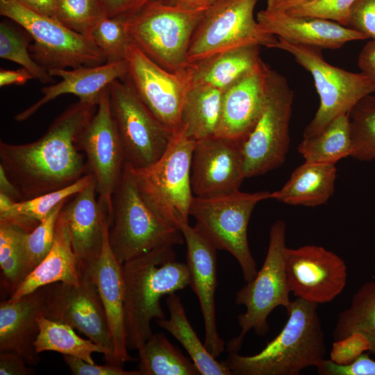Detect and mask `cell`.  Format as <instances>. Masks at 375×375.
I'll use <instances>...</instances> for the list:
<instances>
[{"mask_svg":"<svg viewBox=\"0 0 375 375\" xmlns=\"http://www.w3.org/2000/svg\"><path fill=\"white\" fill-rule=\"evenodd\" d=\"M97 106L80 100L71 104L34 142L1 141L0 166L17 188L20 201L65 188L88 174L78 138Z\"/></svg>","mask_w":375,"mask_h":375,"instance_id":"6da1fadb","label":"cell"},{"mask_svg":"<svg viewBox=\"0 0 375 375\" xmlns=\"http://www.w3.org/2000/svg\"><path fill=\"white\" fill-rule=\"evenodd\" d=\"M172 247H162L122 264L127 346L139 350L153 335L152 319L165 318L162 297L190 284L187 264L176 260Z\"/></svg>","mask_w":375,"mask_h":375,"instance_id":"7a4b0ae2","label":"cell"},{"mask_svg":"<svg viewBox=\"0 0 375 375\" xmlns=\"http://www.w3.org/2000/svg\"><path fill=\"white\" fill-rule=\"evenodd\" d=\"M317 306L300 298L291 301L285 326L260 352L229 353L223 362L237 375H298L317 367L326 354Z\"/></svg>","mask_w":375,"mask_h":375,"instance_id":"3957f363","label":"cell"},{"mask_svg":"<svg viewBox=\"0 0 375 375\" xmlns=\"http://www.w3.org/2000/svg\"><path fill=\"white\" fill-rule=\"evenodd\" d=\"M112 204L108 239L121 263L156 248L173 247L185 242L178 226L162 217L148 204L125 166Z\"/></svg>","mask_w":375,"mask_h":375,"instance_id":"277c9868","label":"cell"},{"mask_svg":"<svg viewBox=\"0 0 375 375\" xmlns=\"http://www.w3.org/2000/svg\"><path fill=\"white\" fill-rule=\"evenodd\" d=\"M195 144L180 127L172 133L165 151L155 162L144 168L124 165L148 204L177 226L181 220L188 222L194 197L191 165Z\"/></svg>","mask_w":375,"mask_h":375,"instance_id":"5b68a950","label":"cell"},{"mask_svg":"<svg viewBox=\"0 0 375 375\" xmlns=\"http://www.w3.org/2000/svg\"><path fill=\"white\" fill-rule=\"evenodd\" d=\"M206 8H188L155 0L125 17L126 27L131 40L149 58L177 72L189 65L191 40Z\"/></svg>","mask_w":375,"mask_h":375,"instance_id":"8992f818","label":"cell"},{"mask_svg":"<svg viewBox=\"0 0 375 375\" xmlns=\"http://www.w3.org/2000/svg\"><path fill=\"white\" fill-rule=\"evenodd\" d=\"M271 198L272 192L268 191L238 190L212 197L194 196L191 203L190 215L196 219L194 227L217 250L226 251L235 258L246 282L258 272L248 242L249 219L256 206Z\"/></svg>","mask_w":375,"mask_h":375,"instance_id":"52a82bcc","label":"cell"},{"mask_svg":"<svg viewBox=\"0 0 375 375\" xmlns=\"http://www.w3.org/2000/svg\"><path fill=\"white\" fill-rule=\"evenodd\" d=\"M285 231L283 220H277L271 226L267 252L260 269L236 292V303L244 306L246 310L238 317L240 334L227 343L229 353H238L251 330L259 335L267 334L269 314L278 306L287 309L290 304L285 267Z\"/></svg>","mask_w":375,"mask_h":375,"instance_id":"ba28073f","label":"cell"},{"mask_svg":"<svg viewBox=\"0 0 375 375\" xmlns=\"http://www.w3.org/2000/svg\"><path fill=\"white\" fill-rule=\"evenodd\" d=\"M278 39L275 48L291 54L312 76L319 97V108L304 130L303 138L323 131L333 119L348 115L374 88L362 72H351L325 60L320 49Z\"/></svg>","mask_w":375,"mask_h":375,"instance_id":"9c48e42d","label":"cell"},{"mask_svg":"<svg viewBox=\"0 0 375 375\" xmlns=\"http://www.w3.org/2000/svg\"><path fill=\"white\" fill-rule=\"evenodd\" d=\"M0 14L20 26L33 40V59L47 70L94 66L106 62L105 56L88 38L58 19L33 12L13 0H0Z\"/></svg>","mask_w":375,"mask_h":375,"instance_id":"30bf717a","label":"cell"},{"mask_svg":"<svg viewBox=\"0 0 375 375\" xmlns=\"http://www.w3.org/2000/svg\"><path fill=\"white\" fill-rule=\"evenodd\" d=\"M294 92L286 78L270 69L264 108L253 129L240 143L246 178L281 166L289 151Z\"/></svg>","mask_w":375,"mask_h":375,"instance_id":"8fae6325","label":"cell"},{"mask_svg":"<svg viewBox=\"0 0 375 375\" xmlns=\"http://www.w3.org/2000/svg\"><path fill=\"white\" fill-rule=\"evenodd\" d=\"M258 1L215 0L210 4L192 36L188 63L243 46L275 48L277 38L267 33L254 17Z\"/></svg>","mask_w":375,"mask_h":375,"instance_id":"7c38bea8","label":"cell"},{"mask_svg":"<svg viewBox=\"0 0 375 375\" xmlns=\"http://www.w3.org/2000/svg\"><path fill=\"white\" fill-rule=\"evenodd\" d=\"M109 93L125 162L135 168L151 165L165 151L172 132L147 107L127 76L113 81Z\"/></svg>","mask_w":375,"mask_h":375,"instance_id":"4fadbf2b","label":"cell"},{"mask_svg":"<svg viewBox=\"0 0 375 375\" xmlns=\"http://www.w3.org/2000/svg\"><path fill=\"white\" fill-rule=\"evenodd\" d=\"M78 146L85 153L87 172L94 177L98 199L111 217L112 198L122 177L125 157L111 110L109 87L101 93L94 114L79 135Z\"/></svg>","mask_w":375,"mask_h":375,"instance_id":"5bb4252c","label":"cell"},{"mask_svg":"<svg viewBox=\"0 0 375 375\" xmlns=\"http://www.w3.org/2000/svg\"><path fill=\"white\" fill-rule=\"evenodd\" d=\"M45 288L43 317L77 329L104 350L108 362L115 363L112 339L94 276H81L78 285L55 283Z\"/></svg>","mask_w":375,"mask_h":375,"instance_id":"9a60e30c","label":"cell"},{"mask_svg":"<svg viewBox=\"0 0 375 375\" xmlns=\"http://www.w3.org/2000/svg\"><path fill=\"white\" fill-rule=\"evenodd\" d=\"M126 60L128 78L153 114L172 133L181 127V115L189 84L185 68L172 72L149 58L133 41Z\"/></svg>","mask_w":375,"mask_h":375,"instance_id":"2e32d148","label":"cell"},{"mask_svg":"<svg viewBox=\"0 0 375 375\" xmlns=\"http://www.w3.org/2000/svg\"><path fill=\"white\" fill-rule=\"evenodd\" d=\"M285 267L290 293L311 303H328L346 286L347 269L344 260L322 246L287 247Z\"/></svg>","mask_w":375,"mask_h":375,"instance_id":"e0dca14e","label":"cell"},{"mask_svg":"<svg viewBox=\"0 0 375 375\" xmlns=\"http://www.w3.org/2000/svg\"><path fill=\"white\" fill-rule=\"evenodd\" d=\"M244 178L240 143L217 135L196 141L191 165L194 197L233 193L240 190Z\"/></svg>","mask_w":375,"mask_h":375,"instance_id":"ac0fdd59","label":"cell"},{"mask_svg":"<svg viewBox=\"0 0 375 375\" xmlns=\"http://www.w3.org/2000/svg\"><path fill=\"white\" fill-rule=\"evenodd\" d=\"M178 226L186 244L190 285L198 298L203 316L204 344L216 358L225 350V342L218 333L216 323L217 249L188 222L181 220Z\"/></svg>","mask_w":375,"mask_h":375,"instance_id":"d6986e66","label":"cell"},{"mask_svg":"<svg viewBox=\"0 0 375 375\" xmlns=\"http://www.w3.org/2000/svg\"><path fill=\"white\" fill-rule=\"evenodd\" d=\"M97 194L92 175L88 185L74 195L61 210L69 230L80 277L94 276L101 252L104 227L110 220L108 208L97 199Z\"/></svg>","mask_w":375,"mask_h":375,"instance_id":"ffe728a7","label":"cell"},{"mask_svg":"<svg viewBox=\"0 0 375 375\" xmlns=\"http://www.w3.org/2000/svg\"><path fill=\"white\" fill-rule=\"evenodd\" d=\"M270 68L262 61L223 92L217 136L241 143L264 108Z\"/></svg>","mask_w":375,"mask_h":375,"instance_id":"44dd1931","label":"cell"},{"mask_svg":"<svg viewBox=\"0 0 375 375\" xmlns=\"http://www.w3.org/2000/svg\"><path fill=\"white\" fill-rule=\"evenodd\" d=\"M52 76L61 78L58 83L41 89L43 94L33 105L17 114L15 119L25 121L49 101L63 94H73L80 101L97 105L103 91L115 81L128 75L126 61L105 62L94 66H80L71 69H51Z\"/></svg>","mask_w":375,"mask_h":375,"instance_id":"7402d4cb","label":"cell"},{"mask_svg":"<svg viewBox=\"0 0 375 375\" xmlns=\"http://www.w3.org/2000/svg\"><path fill=\"white\" fill-rule=\"evenodd\" d=\"M256 19L278 39L320 49H337L349 42L367 39L362 33L332 21L283 12L264 9L257 13Z\"/></svg>","mask_w":375,"mask_h":375,"instance_id":"603a6c76","label":"cell"},{"mask_svg":"<svg viewBox=\"0 0 375 375\" xmlns=\"http://www.w3.org/2000/svg\"><path fill=\"white\" fill-rule=\"evenodd\" d=\"M45 286L15 301L0 303V351L20 355L29 365L40 360L35 342L39 333L38 319L44 315Z\"/></svg>","mask_w":375,"mask_h":375,"instance_id":"cb8c5ba5","label":"cell"},{"mask_svg":"<svg viewBox=\"0 0 375 375\" xmlns=\"http://www.w3.org/2000/svg\"><path fill=\"white\" fill-rule=\"evenodd\" d=\"M109 224L110 222H107L104 227L101 252L94 278L112 339L115 363L120 365L133 359L127 351L122 263L116 258L110 248Z\"/></svg>","mask_w":375,"mask_h":375,"instance_id":"d4e9b609","label":"cell"},{"mask_svg":"<svg viewBox=\"0 0 375 375\" xmlns=\"http://www.w3.org/2000/svg\"><path fill=\"white\" fill-rule=\"evenodd\" d=\"M79 282L78 263L69 230L60 210L56 221L54 240L51 250L28 274L8 300L15 301L52 283H64L78 285Z\"/></svg>","mask_w":375,"mask_h":375,"instance_id":"484cf974","label":"cell"},{"mask_svg":"<svg viewBox=\"0 0 375 375\" xmlns=\"http://www.w3.org/2000/svg\"><path fill=\"white\" fill-rule=\"evenodd\" d=\"M262 62L260 47L247 45L215 53L189 64V88L208 86L224 91Z\"/></svg>","mask_w":375,"mask_h":375,"instance_id":"4316f807","label":"cell"},{"mask_svg":"<svg viewBox=\"0 0 375 375\" xmlns=\"http://www.w3.org/2000/svg\"><path fill=\"white\" fill-rule=\"evenodd\" d=\"M335 164L305 161L291 174L272 199L293 206L316 207L326 203L335 190Z\"/></svg>","mask_w":375,"mask_h":375,"instance_id":"83f0119b","label":"cell"},{"mask_svg":"<svg viewBox=\"0 0 375 375\" xmlns=\"http://www.w3.org/2000/svg\"><path fill=\"white\" fill-rule=\"evenodd\" d=\"M167 306L169 318L156 322L181 344L201 375H232L230 369L218 362L201 342L188 320L181 297L176 293L168 295Z\"/></svg>","mask_w":375,"mask_h":375,"instance_id":"f1b7e54d","label":"cell"},{"mask_svg":"<svg viewBox=\"0 0 375 375\" xmlns=\"http://www.w3.org/2000/svg\"><path fill=\"white\" fill-rule=\"evenodd\" d=\"M223 92L208 86L189 88L181 115V127L188 138L198 141L217 135Z\"/></svg>","mask_w":375,"mask_h":375,"instance_id":"f546056e","label":"cell"},{"mask_svg":"<svg viewBox=\"0 0 375 375\" xmlns=\"http://www.w3.org/2000/svg\"><path fill=\"white\" fill-rule=\"evenodd\" d=\"M297 149L305 161L312 162L336 164L350 156L351 137L348 115L338 117L320 133L303 138Z\"/></svg>","mask_w":375,"mask_h":375,"instance_id":"4dcf8cb0","label":"cell"},{"mask_svg":"<svg viewBox=\"0 0 375 375\" xmlns=\"http://www.w3.org/2000/svg\"><path fill=\"white\" fill-rule=\"evenodd\" d=\"M138 351L141 375H201L191 358L162 333H153Z\"/></svg>","mask_w":375,"mask_h":375,"instance_id":"1f68e13d","label":"cell"},{"mask_svg":"<svg viewBox=\"0 0 375 375\" xmlns=\"http://www.w3.org/2000/svg\"><path fill=\"white\" fill-rule=\"evenodd\" d=\"M40 331L35 342L38 353L43 351H56L63 356L82 359L94 363L93 353L104 354V350L91 340L78 336L74 328L68 324L40 316L38 319Z\"/></svg>","mask_w":375,"mask_h":375,"instance_id":"d6a6232c","label":"cell"},{"mask_svg":"<svg viewBox=\"0 0 375 375\" xmlns=\"http://www.w3.org/2000/svg\"><path fill=\"white\" fill-rule=\"evenodd\" d=\"M353 333L364 335L375 356V281L362 284L353 295L350 306L338 315L333 331L334 340Z\"/></svg>","mask_w":375,"mask_h":375,"instance_id":"836d02e7","label":"cell"},{"mask_svg":"<svg viewBox=\"0 0 375 375\" xmlns=\"http://www.w3.org/2000/svg\"><path fill=\"white\" fill-rule=\"evenodd\" d=\"M28 228L11 220L0 219V266L1 283L11 294L30 273L24 238Z\"/></svg>","mask_w":375,"mask_h":375,"instance_id":"e575fe53","label":"cell"},{"mask_svg":"<svg viewBox=\"0 0 375 375\" xmlns=\"http://www.w3.org/2000/svg\"><path fill=\"white\" fill-rule=\"evenodd\" d=\"M92 175L88 173L74 183L35 197L15 202L0 211V219H7L35 228L60 203L68 201L90 183Z\"/></svg>","mask_w":375,"mask_h":375,"instance_id":"d590c367","label":"cell"},{"mask_svg":"<svg viewBox=\"0 0 375 375\" xmlns=\"http://www.w3.org/2000/svg\"><path fill=\"white\" fill-rule=\"evenodd\" d=\"M348 116L351 137L350 156L375 162V94L363 97Z\"/></svg>","mask_w":375,"mask_h":375,"instance_id":"8d00e7d4","label":"cell"},{"mask_svg":"<svg viewBox=\"0 0 375 375\" xmlns=\"http://www.w3.org/2000/svg\"><path fill=\"white\" fill-rule=\"evenodd\" d=\"M17 30L8 22L0 23V57L21 65L42 83L53 81V76L31 56L29 42L31 37Z\"/></svg>","mask_w":375,"mask_h":375,"instance_id":"74e56055","label":"cell"},{"mask_svg":"<svg viewBox=\"0 0 375 375\" xmlns=\"http://www.w3.org/2000/svg\"><path fill=\"white\" fill-rule=\"evenodd\" d=\"M106 17V0H56L55 18L88 38L95 25Z\"/></svg>","mask_w":375,"mask_h":375,"instance_id":"f35d334b","label":"cell"},{"mask_svg":"<svg viewBox=\"0 0 375 375\" xmlns=\"http://www.w3.org/2000/svg\"><path fill=\"white\" fill-rule=\"evenodd\" d=\"M90 39L101 51L106 62L125 60L131 42L125 17H106L91 31Z\"/></svg>","mask_w":375,"mask_h":375,"instance_id":"ab89813d","label":"cell"},{"mask_svg":"<svg viewBox=\"0 0 375 375\" xmlns=\"http://www.w3.org/2000/svg\"><path fill=\"white\" fill-rule=\"evenodd\" d=\"M67 201L58 205L44 219L24 235V249L30 272L51 250L54 240L56 221Z\"/></svg>","mask_w":375,"mask_h":375,"instance_id":"60d3db41","label":"cell"},{"mask_svg":"<svg viewBox=\"0 0 375 375\" xmlns=\"http://www.w3.org/2000/svg\"><path fill=\"white\" fill-rule=\"evenodd\" d=\"M357 0H312L290 10L287 13L319 18L347 26L353 5Z\"/></svg>","mask_w":375,"mask_h":375,"instance_id":"b9f144b4","label":"cell"},{"mask_svg":"<svg viewBox=\"0 0 375 375\" xmlns=\"http://www.w3.org/2000/svg\"><path fill=\"white\" fill-rule=\"evenodd\" d=\"M369 349L370 344L367 338L360 333H353L342 339L334 340L330 351V360L338 365H349Z\"/></svg>","mask_w":375,"mask_h":375,"instance_id":"7bdbcfd3","label":"cell"},{"mask_svg":"<svg viewBox=\"0 0 375 375\" xmlns=\"http://www.w3.org/2000/svg\"><path fill=\"white\" fill-rule=\"evenodd\" d=\"M347 27L375 41V0H357L353 6Z\"/></svg>","mask_w":375,"mask_h":375,"instance_id":"ee69618b","label":"cell"},{"mask_svg":"<svg viewBox=\"0 0 375 375\" xmlns=\"http://www.w3.org/2000/svg\"><path fill=\"white\" fill-rule=\"evenodd\" d=\"M317 370L321 375H375V360L365 353L353 362L347 365L324 359L317 367Z\"/></svg>","mask_w":375,"mask_h":375,"instance_id":"f6af8a7d","label":"cell"},{"mask_svg":"<svg viewBox=\"0 0 375 375\" xmlns=\"http://www.w3.org/2000/svg\"><path fill=\"white\" fill-rule=\"evenodd\" d=\"M63 358L74 375H141L139 369L126 370L115 363L101 365L69 356H63Z\"/></svg>","mask_w":375,"mask_h":375,"instance_id":"bcb514c9","label":"cell"},{"mask_svg":"<svg viewBox=\"0 0 375 375\" xmlns=\"http://www.w3.org/2000/svg\"><path fill=\"white\" fill-rule=\"evenodd\" d=\"M27 364L18 353L12 351H1L0 374L1 375H30L34 371L26 366Z\"/></svg>","mask_w":375,"mask_h":375,"instance_id":"7dc6e473","label":"cell"},{"mask_svg":"<svg viewBox=\"0 0 375 375\" xmlns=\"http://www.w3.org/2000/svg\"><path fill=\"white\" fill-rule=\"evenodd\" d=\"M155 0H106L108 17L130 16Z\"/></svg>","mask_w":375,"mask_h":375,"instance_id":"c3c4849f","label":"cell"},{"mask_svg":"<svg viewBox=\"0 0 375 375\" xmlns=\"http://www.w3.org/2000/svg\"><path fill=\"white\" fill-rule=\"evenodd\" d=\"M358 66L372 83L375 94V41L369 40L363 46L358 57Z\"/></svg>","mask_w":375,"mask_h":375,"instance_id":"681fc988","label":"cell"},{"mask_svg":"<svg viewBox=\"0 0 375 375\" xmlns=\"http://www.w3.org/2000/svg\"><path fill=\"white\" fill-rule=\"evenodd\" d=\"M13 1L33 12L53 18L56 17V0Z\"/></svg>","mask_w":375,"mask_h":375,"instance_id":"f907efd6","label":"cell"},{"mask_svg":"<svg viewBox=\"0 0 375 375\" xmlns=\"http://www.w3.org/2000/svg\"><path fill=\"white\" fill-rule=\"evenodd\" d=\"M32 78H33L32 75L23 67L15 70L5 69H1L0 70L1 87L10 85H24Z\"/></svg>","mask_w":375,"mask_h":375,"instance_id":"816d5d0a","label":"cell"},{"mask_svg":"<svg viewBox=\"0 0 375 375\" xmlns=\"http://www.w3.org/2000/svg\"><path fill=\"white\" fill-rule=\"evenodd\" d=\"M312 0H266L265 9L274 12H287L290 10Z\"/></svg>","mask_w":375,"mask_h":375,"instance_id":"f5cc1de1","label":"cell"},{"mask_svg":"<svg viewBox=\"0 0 375 375\" xmlns=\"http://www.w3.org/2000/svg\"><path fill=\"white\" fill-rule=\"evenodd\" d=\"M0 193H3L10 197L15 201H20L19 194L7 176L3 169L0 166Z\"/></svg>","mask_w":375,"mask_h":375,"instance_id":"db71d44e","label":"cell"},{"mask_svg":"<svg viewBox=\"0 0 375 375\" xmlns=\"http://www.w3.org/2000/svg\"><path fill=\"white\" fill-rule=\"evenodd\" d=\"M171 5L188 8H206L215 0H162Z\"/></svg>","mask_w":375,"mask_h":375,"instance_id":"11a10c76","label":"cell"},{"mask_svg":"<svg viewBox=\"0 0 375 375\" xmlns=\"http://www.w3.org/2000/svg\"><path fill=\"white\" fill-rule=\"evenodd\" d=\"M15 202H17V201H15L8 196L3 193H0V211L8 208L11 205H12Z\"/></svg>","mask_w":375,"mask_h":375,"instance_id":"9f6ffc18","label":"cell"}]
</instances>
